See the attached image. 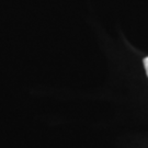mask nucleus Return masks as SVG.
I'll return each mask as SVG.
<instances>
[{
	"instance_id": "obj_1",
	"label": "nucleus",
	"mask_w": 148,
	"mask_h": 148,
	"mask_svg": "<svg viewBox=\"0 0 148 148\" xmlns=\"http://www.w3.org/2000/svg\"><path fill=\"white\" fill-rule=\"evenodd\" d=\"M144 66H145V70H146L147 76H148V56L144 58Z\"/></svg>"
}]
</instances>
